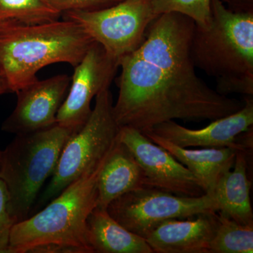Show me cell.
I'll return each mask as SVG.
<instances>
[{
  "mask_svg": "<svg viewBox=\"0 0 253 253\" xmlns=\"http://www.w3.org/2000/svg\"><path fill=\"white\" fill-rule=\"evenodd\" d=\"M196 23L177 13L158 16L140 45L121 59L113 114L120 126L143 131L176 119L213 121L244 102L218 93L199 77L191 57Z\"/></svg>",
  "mask_w": 253,
  "mask_h": 253,
  "instance_id": "6da1fadb",
  "label": "cell"
},
{
  "mask_svg": "<svg viewBox=\"0 0 253 253\" xmlns=\"http://www.w3.org/2000/svg\"><path fill=\"white\" fill-rule=\"evenodd\" d=\"M108 157L40 212L16 223L10 235L9 253H93L86 219L97 206L98 179Z\"/></svg>",
  "mask_w": 253,
  "mask_h": 253,
  "instance_id": "7a4b0ae2",
  "label": "cell"
},
{
  "mask_svg": "<svg viewBox=\"0 0 253 253\" xmlns=\"http://www.w3.org/2000/svg\"><path fill=\"white\" fill-rule=\"evenodd\" d=\"M95 42L70 20L38 24L0 22V76L16 92L38 80L42 68L58 63L73 67Z\"/></svg>",
  "mask_w": 253,
  "mask_h": 253,
  "instance_id": "3957f363",
  "label": "cell"
},
{
  "mask_svg": "<svg viewBox=\"0 0 253 253\" xmlns=\"http://www.w3.org/2000/svg\"><path fill=\"white\" fill-rule=\"evenodd\" d=\"M195 67L215 78L218 93L253 96V12L228 9L211 0V18L195 26L191 44Z\"/></svg>",
  "mask_w": 253,
  "mask_h": 253,
  "instance_id": "277c9868",
  "label": "cell"
},
{
  "mask_svg": "<svg viewBox=\"0 0 253 253\" xmlns=\"http://www.w3.org/2000/svg\"><path fill=\"white\" fill-rule=\"evenodd\" d=\"M74 132L56 124L16 134L2 151L0 179L6 186L8 208L15 223L29 217L40 191L52 176L63 147Z\"/></svg>",
  "mask_w": 253,
  "mask_h": 253,
  "instance_id": "5b68a950",
  "label": "cell"
},
{
  "mask_svg": "<svg viewBox=\"0 0 253 253\" xmlns=\"http://www.w3.org/2000/svg\"><path fill=\"white\" fill-rule=\"evenodd\" d=\"M113 104L110 88L96 95L87 121L65 144L51 180L38 200V208L48 204L111 154L119 141L121 129L113 114Z\"/></svg>",
  "mask_w": 253,
  "mask_h": 253,
  "instance_id": "8992f818",
  "label": "cell"
},
{
  "mask_svg": "<svg viewBox=\"0 0 253 253\" xmlns=\"http://www.w3.org/2000/svg\"><path fill=\"white\" fill-rule=\"evenodd\" d=\"M106 210L119 224L145 239L167 219H184L200 213L217 212L219 204L213 194L188 197L143 187L115 199Z\"/></svg>",
  "mask_w": 253,
  "mask_h": 253,
  "instance_id": "52a82bcc",
  "label": "cell"
},
{
  "mask_svg": "<svg viewBox=\"0 0 253 253\" xmlns=\"http://www.w3.org/2000/svg\"><path fill=\"white\" fill-rule=\"evenodd\" d=\"M61 16L78 23L119 64L140 45L146 30L158 16L151 0H123L105 9L66 11Z\"/></svg>",
  "mask_w": 253,
  "mask_h": 253,
  "instance_id": "ba28073f",
  "label": "cell"
},
{
  "mask_svg": "<svg viewBox=\"0 0 253 253\" xmlns=\"http://www.w3.org/2000/svg\"><path fill=\"white\" fill-rule=\"evenodd\" d=\"M119 140L130 150L142 168L145 187L188 197L206 194L201 183L188 168L144 133L129 126H121Z\"/></svg>",
  "mask_w": 253,
  "mask_h": 253,
  "instance_id": "9c48e42d",
  "label": "cell"
},
{
  "mask_svg": "<svg viewBox=\"0 0 253 253\" xmlns=\"http://www.w3.org/2000/svg\"><path fill=\"white\" fill-rule=\"evenodd\" d=\"M74 68L71 86L58 111L56 123L77 131L90 116L92 99L110 88L119 64L95 42Z\"/></svg>",
  "mask_w": 253,
  "mask_h": 253,
  "instance_id": "30bf717a",
  "label": "cell"
},
{
  "mask_svg": "<svg viewBox=\"0 0 253 253\" xmlns=\"http://www.w3.org/2000/svg\"><path fill=\"white\" fill-rule=\"evenodd\" d=\"M71 81L68 75H58L43 81L36 80L15 92L16 107L2 123L1 130L16 135L57 124L56 116Z\"/></svg>",
  "mask_w": 253,
  "mask_h": 253,
  "instance_id": "8fae6325",
  "label": "cell"
},
{
  "mask_svg": "<svg viewBox=\"0 0 253 253\" xmlns=\"http://www.w3.org/2000/svg\"><path fill=\"white\" fill-rule=\"evenodd\" d=\"M253 125V98L246 96L244 105L236 113L212 121L199 129H192L169 121L143 131L159 136L182 148L229 147L242 151L238 144L237 136Z\"/></svg>",
  "mask_w": 253,
  "mask_h": 253,
  "instance_id": "7c38bea8",
  "label": "cell"
},
{
  "mask_svg": "<svg viewBox=\"0 0 253 253\" xmlns=\"http://www.w3.org/2000/svg\"><path fill=\"white\" fill-rule=\"evenodd\" d=\"M187 220L167 219L145 239L155 253H210L218 225L217 212L200 213Z\"/></svg>",
  "mask_w": 253,
  "mask_h": 253,
  "instance_id": "4fadbf2b",
  "label": "cell"
},
{
  "mask_svg": "<svg viewBox=\"0 0 253 253\" xmlns=\"http://www.w3.org/2000/svg\"><path fill=\"white\" fill-rule=\"evenodd\" d=\"M143 133L155 144L169 151L188 168L201 183L206 194H213L221 176L234 166L239 151L229 147L189 149L176 146L151 133Z\"/></svg>",
  "mask_w": 253,
  "mask_h": 253,
  "instance_id": "5bb4252c",
  "label": "cell"
},
{
  "mask_svg": "<svg viewBox=\"0 0 253 253\" xmlns=\"http://www.w3.org/2000/svg\"><path fill=\"white\" fill-rule=\"evenodd\" d=\"M144 181L140 165L130 150L119 140L100 172L96 207L106 209L120 196L145 187Z\"/></svg>",
  "mask_w": 253,
  "mask_h": 253,
  "instance_id": "9a60e30c",
  "label": "cell"
},
{
  "mask_svg": "<svg viewBox=\"0 0 253 253\" xmlns=\"http://www.w3.org/2000/svg\"><path fill=\"white\" fill-rule=\"evenodd\" d=\"M246 155L244 151H238L234 166L221 176L213 194L219 204L218 213L243 225L253 226Z\"/></svg>",
  "mask_w": 253,
  "mask_h": 253,
  "instance_id": "2e32d148",
  "label": "cell"
},
{
  "mask_svg": "<svg viewBox=\"0 0 253 253\" xmlns=\"http://www.w3.org/2000/svg\"><path fill=\"white\" fill-rule=\"evenodd\" d=\"M86 236L93 253H154L146 240L96 207L86 219Z\"/></svg>",
  "mask_w": 253,
  "mask_h": 253,
  "instance_id": "e0dca14e",
  "label": "cell"
},
{
  "mask_svg": "<svg viewBox=\"0 0 253 253\" xmlns=\"http://www.w3.org/2000/svg\"><path fill=\"white\" fill-rule=\"evenodd\" d=\"M217 214V230L210 246V253H253V226L243 225Z\"/></svg>",
  "mask_w": 253,
  "mask_h": 253,
  "instance_id": "ac0fdd59",
  "label": "cell"
},
{
  "mask_svg": "<svg viewBox=\"0 0 253 253\" xmlns=\"http://www.w3.org/2000/svg\"><path fill=\"white\" fill-rule=\"evenodd\" d=\"M61 16L49 0H0V22L38 24L59 20Z\"/></svg>",
  "mask_w": 253,
  "mask_h": 253,
  "instance_id": "d6986e66",
  "label": "cell"
},
{
  "mask_svg": "<svg viewBox=\"0 0 253 253\" xmlns=\"http://www.w3.org/2000/svg\"><path fill=\"white\" fill-rule=\"evenodd\" d=\"M157 16L177 13L191 18L196 26L205 28L211 18V0H151Z\"/></svg>",
  "mask_w": 253,
  "mask_h": 253,
  "instance_id": "ffe728a7",
  "label": "cell"
},
{
  "mask_svg": "<svg viewBox=\"0 0 253 253\" xmlns=\"http://www.w3.org/2000/svg\"><path fill=\"white\" fill-rule=\"evenodd\" d=\"M15 224L8 208L7 191L0 179V253H9L10 235Z\"/></svg>",
  "mask_w": 253,
  "mask_h": 253,
  "instance_id": "44dd1931",
  "label": "cell"
},
{
  "mask_svg": "<svg viewBox=\"0 0 253 253\" xmlns=\"http://www.w3.org/2000/svg\"><path fill=\"white\" fill-rule=\"evenodd\" d=\"M123 0H49L61 14L66 11H91L110 7Z\"/></svg>",
  "mask_w": 253,
  "mask_h": 253,
  "instance_id": "7402d4cb",
  "label": "cell"
},
{
  "mask_svg": "<svg viewBox=\"0 0 253 253\" xmlns=\"http://www.w3.org/2000/svg\"><path fill=\"white\" fill-rule=\"evenodd\" d=\"M10 92L9 86L6 84L4 78L0 76V95L6 94Z\"/></svg>",
  "mask_w": 253,
  "mask_h": 253,
  "instance_id": "603a6c76",
  "label": "cell"
},
{
  "mask_svg": "<svg viewBox=\"0 0 253 253\" xmlns=\"http://www.w3.org/2000/svg\"><path fill=\"white\" fill-rule=\"evenodd\" d=\"M1 162H2V151L0 150V172H1Z\"/></svg>",
  "mask_w": 253,
  "mask_h": 253,
  "instance_id": "cb8c5ba5",
  "label": "cell"
},
{
  "mask_svg": "<svg viewBox=\"0 0 253 253\" xmlns=\"http://www.w3.org/2000/svg\"><path fill=\"white\" fill-rule=\"evenodd\" d=\"M245 1H252V0H245Z\"/></svg>",
  "mask_w": 253,
  "mask_h": 253,
  "instance_id": "d4e9b609",
  "label": "cell"
}]
</instances>
